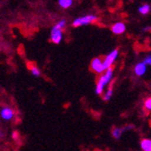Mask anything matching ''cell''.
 <instances>
[{
	"label": "cell",
	"instance_id": "17",
	"mask_svg": "<svg viewBox=\"0 0 151 151\" xmlns=\"http://www.w3.org/2000/svg\"><path fill=\"white\" fill-rule=\"evenodd\" d=\"M144 63L147 64V65H151V55H148L147 56L145 59H144Z\"/></svg>",
	"mask_w": 151,
	"mask_h": 151
},
{
	"label": "cell",
	"instance_id": "15",
	"mask_svg": "<svg viewBox=\"0 0 151 151\" xmlns=\"http://www.w3.org/2000/svg\"><path fill=\"white\" fill-rule=\"evenodd\" d=\"M144 109L147 111L151 112V97L147 98L144 101Z\"/></svg>",
	"mask_w": 151,
	"mask_h": 151
},
{
	"label": "cell",
	"instance_id": "19",
	"mask_svg": "<svg viewBox=\"0 0 151 151\" xmlns=\"http://www.w3.org/2000/svg\"><path fill=\"white\" fill-rule=\"evenodd\" d=\"M3 135H4V134H3V132H2L1 130H0V138H2Z\"/></svg>",
	"mask_w": 151,
	"mask_h": 151
},
{
	"label": "cell",
	"instance_id": "16",
	"mask_svg": "<svg viewBox=\"0 0 151 151\" xmlns=\"http://www.w3.org/2000/svg\"><path fill=\"white\" fill-rule=\"evenodd\" d=\"M65 25H66V21H65L64 19H62V20H60V21H59L55 25H54V26H55L56 28H58V29L63 30V29L64 28V27H65Z\"/></svg>",
	"mask_w": 151,
	"mask_h": 151
},
{
	"label": "cell",
	"instance_id": "14",
	"mask_svg": "<svg viewBox=\"0 0 151 151\" xmlns=\"http://www.w3.org/2000/svg\"><path fill=\"white\" fill-rule=\"evenodd\" d=\"M150 9H151L150 8V6L145 4V5H142L141 6L139 7V12L141 14V15H147V13H149Z\"/></svg>",
	"mask_w": 151,
	"mask_h": 151
},
{
	"label": "cell",
	"instance_id": "6",
	"mask_svg": "<svg viewBox=\"0 0 151 151\" xmlns=\"http://www.w3.org/2000/svg\"><path fill=\"white\" fill-rule=\"evenodd\" d=\"M51 41L53 44H60L61 41L63 40V30L56 28L55 26H53L51 31V36H50Z\"/></svg>",
	"mask_w": 151,
	"mask_h": 151
},
{
	"label": "cell",
	"instance_id": "8",
	"mask_svg": "<svg viewBox=\"0 0 151 151\" xmlns=\"http://www.w3.org/2000/svg\"><path fill=\"white\" fill-rule=\"evenodd\" d=\"M147 71V64L144 63V62L139 63L134 68V73L137 76H143L146 73Z\"/></svg>",
	"mask_w": 151,
	"mask_h": 151
},
{
	"label": "cell",
	"instance_id": "2",
	"mask_svg": "<svg viewBox=\"0 0 151 151\" xmlns=\"http://www.w3.org/2000/svg\"><path fill=\"white\" fill-rule=\"evenodd\" d=\"M96 20H97V17L93 16V15L81 17L76 18L73 22V27H79V26H82V25H86V24H89L95 22Z\"/></svg>",
	"mask_w": 151,
	"mask_h": 151
},
{
	"label": "cell",
	"instance_id": "1",
	"mask_svg": "<svg viewBox=\"0 0 151 151\" xmlns=\"http://www.w3.org/2000/svg\"><path fill=\"white\" fill-rule=\"evenodd\" d=\"M113 77V68H109L107 69L102 74H101V76L99 77L98 81H97V84H96V88H95V92L97 95H101L103 93L104 88L109 84V82L112 80Z\"/></svg>",
	"mask_w": 151,
	"mask_h": 151
},
{
	"label": "cell",
	"instance_id": "13",
	"mask_svg": "<svg viewBox=\"0 0 151 151\" xmlns=\"http://www.w3.org/2000/svg\"><path fill=\"white\" fill-rule=\"evenodd\" d=\"M58 3L63 8H69L73 5V0H59Z\"/></svg>",
	"mask_w": 151,
	"mask_h": 151
},
{
	"label": "cell",
	"instance_id": "9",
	"mask_svg": "<svg viewBox=\"0 0 151 151\" xmlns=\"http://www.w3.org/2000/svg\"><path fill=\"white\" fill-rule=\"evenodd\" d=\"M140 148L142 151H151V139H141Z\"/></svg>",
	"mask_w": 151,
	"mask_h": 151
},
{
	"label": "cell",
	"instance_id": "11",
	"mask_svg": "<svg viewBox=\"0 0 151 151\" xmlns=\"http://www.w3.org/2000/svg\"><path fill=\"white\" fill-rule=\"evenodd\" d=\"M109 86H111V87H109V88L105 91V93H103V95H102V99H103V101H105L111 100V96H112V94H113V88H112V84H111Z\"/></svg>",
	"mask_w": 151,
	"mask_h": 151
},
{
	"label": "cell",
	"instance_id": "4",
	"mask_svg": "<svg viewBox=\"0 0 151 151\" xmlns=\"http://www.w3.org/2000/svg\"><path fill=\"white\" fill-rule=\"evenodd\" d=\"M118 55H119V51L117 49H115L105 56V58L103 59V65H104L106 70L109 69V68L112 67V65H113L114 62L116 61Z\"/></svg>",
	"mask_w": 151,
	"mask_h": 151
},
{
	"label": "cell",
	"instance_id": "12",
	"mask_svg": "<svg viewBox=\"0 0 151 151\" xmlns=\"http://www.w3.org/2000/svg\"><path fill=\"white\" fill-rule=\"evenodd\" d=\"M123 132H124L123 128H114L112 129V137L115 139H119L121 137Z\"/></svg>",
	"mask_w": 151,
	"mask_h": 151
},
{
	"label": "cell",
	"instance_id": "5",
	"mask_svg": "<svg viewBox=\"0 0 151 151\" xmlns=\"http://www.w3.org/2000/svg\"><path fill=\"white\" fill-rule=\"evenodd\" d=\"M15 117V112L10 107H3L0 109V118L5 121H10Z\"/></svg>",
	"mask_w": 151,
	"mask_h": 151
},
{
	"label": "cell",
	"instance_id": "7",
	"mask_svg": "<svg viewBox=\"0 0 151 151\" xmlns=\"http://www.w3.org/2000/svg\"><path fill=\"white\" fill-rule=\"evenodd\" d=\"M111 31L115 35H121L126 31V25L124 23L118 22L111 26Z\"/></svg>",
	"mask_w": 151,
	"mask_h": 151
},
{
	"label": "cell",
	"instance_id": "10",
	"mask_svg": "<svg viewBox=\"0 0 151 151\" xmlns=\"http://www.w3.org/2000/svg\"><path fill=\"white\" fill-rule=\"evenodd\" d=\"M27 68L30 70V72H31V73L34 75V76H35V77H39L40 75H41V72H40V70L37 68V66L35 65V64H34V63H27Z\"/></svg>",
	"mask_w": 151,
	"mask_h": 151
},
{
	"label": "cell",
	"instance_id": "20",
	"mask_svg": "<svg viewBox=\"0 0 151 151\" xmlns=\"http://www.w3.org/2000/svg\"><path fill=\"white\" fill-rule=\"evenodd\" d=\"M95 151H102V150H95Z\"/></svg>",
	"mask_w": 151,
	"mask_h": 151
},
{
	"label": "cell",
	"instance_id": "18",
	"mask_svg": "<svg viewBox=\"0 0 151 151\" xmlns=\"http://www.w3.org/2000/svg\"><path fill=\"white\" fill-rule=\"evenodd\" d=\"M12 138L14 139H18V138H19V134H18V132L17 131H14L13 133H12Z\"/></svg>",
	"mask_w": 151,
	"mask_h": 151
},
{
	"label": "cell",
	"instance_id": "3",
	"mask_svg": "<svg viewBox=\"0 0 151 151\" xmlns=\"http://www.w3.org/2000/svg\"><path fill=\"white\" fill-rule=\"evenodd\" d=\"M91 70L96 73H99V74H102L106 69L103 65V60H101V58L97 57V58H94L91 62Z\"/></svg>",
	"mask_w": 151,
	"mask_h": 151
}]
</instances>
